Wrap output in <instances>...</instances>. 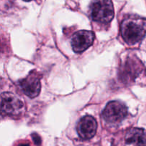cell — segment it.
Masks as SVG:
<instances>
[{"instance_id": "1", "label": "cell", "mask_w": 146, "mask_h": 146, "mask_svg": "<svg viewBox=\"0 0 146 146\" xmlns=\"http://www.w3.org/2000/svg\"><path fill=\"white\" fill-rule=\"evenodd\" d=\"M121 32L128 44L139 42L146 35V19L136 15L128 16L121 23Z\"/></svg>"}, {"instance_id": "2", "label": "cell", "mask_w": 146, "mask_h": 146, "mask_svg": "<svg viewBox=\"0 0 146 146\" xmlns=\"http://www.w3.org/2000/svg\"><path fill=\"white\" fill-rule=\"evenodd\" d=\"M25 104L18 96L11 92H3L1 96V114L12 118L21 117L25 112Z\"/></svg>"}, {"instance_id": "3", "label": "cell", "mask_w": 146, "mask_h": 146, "mask_svg": "<svg viewBox=\"0 0 146 146\" xmlns=\"http://www.w3.org/2000/svg\"><path fill=\"white\" fill-rule=\"evenodd\" d=\"M90 15L94 21L107 24L114 17V8L111 0H92Z\"/></svg>"}, {"instance_id": "4", "label": "cell", "mask_w": 146, "mask_h": 146, "mask_svg": "<svg viewBox=\"0 0 146 146\" xmlns=\"http://www.w3.org/2000/svg\"><path fill=\"white\" fill-rule=\"evenodd\" d=\"M143 66L138 58L128 57L121 66L119 70V79L125 83H131L143 72Z\"/></svg>"}, {"instance_id": "5", "label": "cell", "mask_w": 146, "mask_h": 146, "mask_svg": "<svg viewBox=\"0 0 146 146\" xmlns=\"http://www.w3.org/2000/svg\"><path fill=\"white\" fill-rule=\"evenodd\" d=\"M128 115V108L124 103L111 101L107 104L102 113L104 120L110 124L121 123Z\"/></svg>"}, {"instance_id": "6", "label": "cell", "mask_w": 146, "mask_h": 146, "mask_svg": "<svg viewBox=\"0 0 146 146\" xmlns=\"http://www.w3.org/2000/svg\"><path fill=\"white\" fill-rule=\"evenodd\" d=\"M19 86L24 94L31 98L37 97L41 90L40 76L36 71H32L26 78L19 81Z\"/></svg>"}, {"instance_id": "7", "label": "cell", "mask_w": 146, "mask_h": 146, "mask_svg": "<svg viewBox=\"0 0 146 146\" xmlns=\"http://www.w3.org/2000/svg\"><path fill=\"white\" fill-rule=\"evenodd\" d=\"M95 36L93 31L81 30L73 35L71 38V47L76 53L82 52L92 45Z\"/></svg>"}, {"instance_id": "8", "label": "cell", "mask_w": 146, "mask_h": 146, "mask_svg": "<svg viewBox=\"0 0 146 146\" xmlns=\"http://www.w3.org/2000/svg\"><path fill=\"white\" fill-rule=\"evenodd\" d=\"M76 130L80 137L84 140H89L96 133V120L92 116H85L78 121Z\"/></svg>"}, {"instance_id": "9", "label": "cell", "mask_w": 146, "mask_h": 146, "mask_svg": "<svg viewBox=\"0 0 146 146\" xmlns=\"http://www.w3.org/2000/svg\"><path fill=\"white\" fill-rule=\"evenodd\" d=\"M125 146H146V130L132 128L127 132Z\"/></svg>"}, {"instance_id": "10", "label": "cell", "mask_w": 146, "mask_h": 146, "mask_svg": "<svg viewBox=\"0 0 146 146\" xmlns=\"http://www.w3.org/2000/svg\"><path fill=\"white\" fill-rule=\"evenodd\" d=\"M24 1H31V0H24Z\"/></svg>"}]
</instances>
